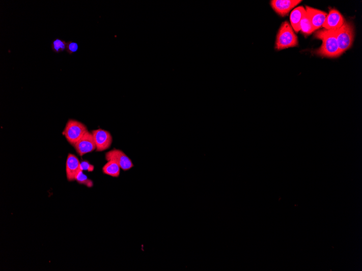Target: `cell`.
<instances>
[{
	"label": "cell",
	"mask_w": 362,
	"mask_h": 271,
	"mask_svg": "<svg viewBox=\"0 0 362 271\" xmlns=\"http://www.w3.org/2000/svg\"><path fill=\"white\" fill-rule=\"evenodd\" d=\"M336 30L324 29L316 34L315 37L323 42L321 47L316 50V55L327 58H336L342 55L337 41Z\"/></svg>",
	"instance_id": "6da1fadb"
},
{
	"label": "cell",
	"mask_w": 362,
	"mask_h": 271,
	"mask_svg": "<svg viewBox=\"0 0 362 271\" xmlns=\"http://www.w3.org/2000/svg\"><path fill=\"white\" fill-rule=\"evenodd\" d=\"M298 45V40L291 24L288 21L284 22L277 33L275 48L281 50Z\"/></svg>",
	"instance_id": "7a4b0ae2"
},
{
	"label": "cell",
	"mask_w": 362,
	"mask_h": 271,
	"mask_svg": "<svg viewBox=\"0 0 362 271\" xmlns=\"http://www.w3.org/2000/svg\"><path fill=\"white\" fill-rule=\"evenodd\" d=\"M336 37L342 54L350 49L354 40V27L352 23L345 21L342 27L336 30Z\"/></svg>",
	"instance_id": "3957f363"
},
{
	"label": "cell",
	"mask_w": 362,
	"mask_h": 271,
	"mask_svg": "<svg viewBox=\"0 0 362 271\" xmlns=\"http://www.w3.org/2000/svg\"><path fill=\"white\" fill-rule=\"evenodd\" d=\"M87 132V127L83 123L76 120L69 119L63 134L70 145L73 146Z\"/></svg>",
	"instance_id": "277c9868"
},
{
	"label": "cell",
	"mask_w": 362,
	"mask_h": 271,
	"mask_svg": "<svg viewBox=\"0 0 362 271\" xmlns=\"http://www.w3.org/2000/svg\"><path fill=\"white\" fill-rule=\"evenodd\" d=\"M105 159L107 162L114 161L124 171L129 170L134 166L130 158L120 149H114L108 152L105 155Z\"/></svg>",
	"instance_id": "5b68a950"
},
{
	"label": "cell",
	"mask_w": 362,
	"mask_h": 271,
	"mask_svg": "<svg viewBox=\"0 0 362 271\" xmlns=\"http://www.w3.org/2000/svg\"><path fill=\"white\" fill-rule=\"evenodd\" d=\"M73 146L77 153L81 157L96 150V145L93 135L89 131Z\"/></svg>",
	"instance_id": "8992f818"
},
{
	"label": "cell",
	"mask_w": 362,
	"mask_h": 271,
	"mask_svg": "<svg viewBox=\"0 0 362 271\" xmlns=\"http://www.w3.org/2000/svg\"><path fill=\"white\" fill-rule=\"evenodd\" d=\"M97 152H102L110 148L113 143V137L108 131L102 129L92 131Z\"/></svg>",
	"instance_id": "52a82bcc"
},
{
	"label": "cell",
	"mask_w": 362,
	"mask_h": 271,
	"mask_svg": "<svg viewBox=\"0 0 362 271\" xmlns=\"http://www.w3.org/2000/svg\"><path fill=\"white\" fill-rule=\"evenodd\" d=\"M301 0H273L270 3L273 11L281 16L287 15L294 7L297 6Z\"/></svg>",
	"instance_id": "ba28073f"
},
{
	"label": "cell",
	"mask_w": 362,
	"mask_h": 271,
	"mask_svg": "<svg viewBox=\"0 0 362 271\" xmlns=\"http://www.w3.org/2000/svg\"><path fill=\"white\" fill-rule=\"evenodd\" d=\"M81 171H82L81 162L79 159L74 155L69 154L67 157L66 163L67 180L69 182L75 180L77 175Z\"/></svg>",
	"instance_id": "9c48e42d"
},
{
	"label": "cell",
	"mask_w": 362,
	"mask_h": 271,
	"mask_svg": "<svg viewBox=\"0 0 362 271\" xmlns=\"http://www.w3.org/2000/svg\"><path fill=\"white\" fill-rule=\"evenodd\" d=\"M343 16L338 10L332 9L327 14L323 27L326 30H336L342 27L345 22Z\"/></svg>",
	"instance_id": "30bf717a"
},
{
	"label": "cell",
	"mask_w": 362,
	"mask_h": 271,
	"mask_svg": "<svg viewBox=\"0 0 362 271\" xmlns=\"http://www.w3.org/2000/svg\"><path fill=\"white\" fill-rule=\"evenodd\" d=\"M305 10L315 31L323 27L327 14L309 6H307Z\"/></svg>",
	"instance_id": "8fae6325"
},
{
	"label": "cell",
	"mask_w": 362,
	"mask_h": 271,
	"mask_svg": "<svg viewBox=\"0 0 362 271\" xmlns=\"http://www.w3.org/2000/svg\"><path fill=\"white\" fill-rule=\"evenodd\" d=\"M307 13L304 7H298L294 9L290 15L291 26L296 32L300 31V22L302 17Z\"/></svg>",
	"instance_id": "7c38bea8"
},
{
	"label": "cell",
	"mask_w": 362,
	"mask_h": 271,
	"mask_svg": "<svg viewBox=\"0 0 362 271\" xmlns=\"http://www.w3.org/2000/svg\"><path fill=\"white\" fill-rule=\"evenodd\" d=\"M121 167L114 161H108L103 167V172L106 175L114 177H119L120 175Z\"/></svg>",
	"instance_id": "4fadbf2b"
},
{
	"label": "cell",
	"mask_w": 362,
	"mask_h": 271,
	"mask_svg": "<svg viewBox=\"0 0 362 271\" xmlns=\"http://www.w3.org/2000/svg\"><path fill=\"white\" fill-rule=\"evenodd\" d=\"M300 31L305 37L311 35L315 31L307 13L301 19Z\"/></svg>",
	"instance_id": "5bb4252c"
},
{
	"label": "cell",
	"mask_w": 362,
	"mask_h": 271,
	"mask_svg": "<svg viewBox=\"0 0 362 271\" xmlns=\"http://www.w3.org/2000/svg\"><path fill=\"white\" fill-rule=\"evenodd\" d=\"M67 42L61 39H54L51 44L53 51L55 53L63 52L66 49Z\"/></svg>",
	"instance_id": "9a60e30c"
},
{
	"label": "cell",
	"mask_w": 362,
	"mask_h": 271,
	"mask_svg": "<svg viewBox=\"0 0 362 271\" xmlns=\"http://www.w3.org/2000/svg\"><path fill=\"white\" fill-rule=\"evenodd\" d=\"M75 181L80 185L87 186L89 188H92L94 186V183L89 178L87 175L83 173V171H81L77 175Z\"/></svg>",
	"instance_id": "2e32d148"
},
{
	"label": "cell",
	"mask_w": 362,
	"mask_h": 271,
	"mask_svg": "<svg viewBox=\"0 0 362 271\" xmlns=\"http://www.w3.org/2000/svg\"><path fill=\"white\" fill-rule=\"evenodd\" d=\"M79 45L76 42L70 41L67 42L66 52L72 55L78 52Z\"/></svg>",
	"instance_id": "e0dca14e"
},
{
	"label": "cell",
	"mask_w": 362,
	"mask_h": 271,
	"mask_svg": "<svg viewBox=\"0 0 362 271\" xmlns=\"http://www.w3.org/2000/svg\"><path fill=\"white\" fill-rule=\"evenodd\" d=\"M81 167L82 171H87L92 172L94 170L95 167L91 165L88 161H82L81 163Z\"/></svg>",
	"instance_id": "ac0fdd59"
}]
</instances>
